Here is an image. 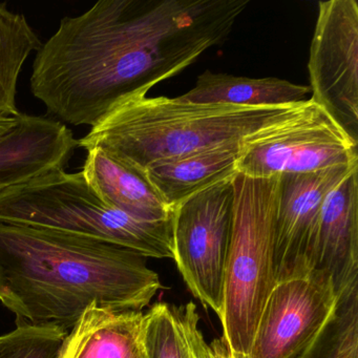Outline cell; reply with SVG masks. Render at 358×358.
I'll use <instances>...</instances> for the list:
<instances>
[{"label": "cell", "instance_id": "6da1fadb", "mask_svg": "<svg viewBox=\"0 0 358 358\" xmlns=\"http://www.w3.org/2000/svg\"><path fill=\"white\" fill-rule=\"evenodd\" d=\"M249 0H100L37 51L31 91L60 122L94 127L229 37Z\"/></svg>", "mask_w": 358, "mask_h": 358}, {"label": "cell", "instance_id": "7a4b0ae2", "mask_svg": "<svg viewBox=\"0 0 358 358\" xmlns=\"http://www.w3.org/2000/svg\"><path fill=\"white\" fill-rule=\"evenodd\" d=\"M162 288L146 257L68 232L0 222V301L17 324L71 331L91 306L142 311Z\"/></svg>", "mask_w": 358, "mask_h": 358}, {"label": "cell", "instance_id": "3957f363", "mask_svg": "<svg viewBox=\"0 0 358 358\" xmlns=\"http://www.w3.org/2000/svg\"><path fill=\"white\" fill-rule=\"evenodd\" d=\"M291 106L196 104L179 97L140 96L92 127L78 146L101 148L144 173L159 161L242 142Z\"/></svg>", "mask_w": 358, "mask_h": 358}, {"label": "cell", "instance_id": "277c9868", "mask_svg": "<svg viewBox=\"0 0 358 358\" xmlns=\"http://www.w3.org/2000/svg\"><path fill=\"white\" fill-rule=\"evenodd\" d=\"M0 222L95 238L145 257L173 259L171 217L136 219L104 202L81 171L52 169L0 190Z\"/></svg>", "mask_w": 358, "mask_h": 358}, {"label": "cell", "instance_id": "5b68a950", "mask_svg": "<svg viewBox=\"0 0 358 358\" xmlns=\"http://www.w3.org/2000/svg\"><path fill=\"white\" fill-rule=\"evenodd\" d=\"M234 217L220 316L232 358H248L257 322L275 287L274 245L280 176L234 178Z\"/></svg>", "mask_w": 358, "mask_h": 358}, {"label": "cell", "instance_id": "8992f818", "mask_svg": "<svg viewBox=\"0 0 358 358\" xmlns=\"http://www.w3.org/2000/svg\"><path fill=\"white\" fill-rule=\"evenodd\" d=\"M358 142L313 100H305L241 142L236 169L252 178L357 164Z\"/></svg>", "mask_w": 358, "mask_h": 358}, {"label": "cell", "instance_id": "52a82bcc", "mask_svg": "<svg viewBox=\"0 0 358 358\" xmlns=\"http://www.w3.org/2000/svg\"><path fill=\"white\" fill-rule=\"evenodd\" d=\"M232 181L190 196L171 213L173 259L190 292L219 317L234 217Z\"/></svg>", "mask_w": 358, "mask_h": 358}, {"label": "cell", "instance_id": "ba28073f", "mask_svg": "<svg viewBox=\"0 0 358 358\" xmlns=\"http://www.w3.org/2000/svg\"><path fill=\"white\" fill-rule=\"evenodd\" d=\"M310 89L316 104L358 142V3H318L310 47Z\"/></svg>", "mask_w": 358, "mask_h": 358}, {"label": "cell", "instance_id": "9c48e42d", "mask_svg": "<svg viewBox=\"0 0 358 358\" xmlns=\"http://www.w3.org/2000/svg\"><path fill=\"white\" fill-rule=\"evenodd\" d=\"M330 278L313 270L303 278L276 282L257 322L248 358H297L334 309Z\"/></svg>", "mask_w": 358, "mask_h": 358}, {"label": "cell", "instance_id": "30bf717a", "mask_svg": "<svg viewBox=\"0 0 358 358\" xmlns=\"http://www.w3.org/2000/svg\"><path fill=\"white\" fill-rule=\"evenodd\" d=\"M356 167L358 163L280 176L274 245L276 282L303 278L313 271L314 243L322 203Z\"/></svg>", "mask_w": 358, "mask_h": 358}, {"label": "cell", "instance_id": "8fae6325", "mask_svg": "<svg viewBox=\"0 0 358 358\" xmlns=\"http://www.w3.org/2000/svg\"><path fill=\"white\" fill-rule=\"evenodd\" d=\"M313 270L330 278L338 295L358 282V167L322 203L314 243Z\"/></svg>", "mask_w": 358, "mask_h": 358}, {"label": "cell", "instance_id": "7c38bea8", "mask_svg": "<svg viewBox=\"0 0 358 358\" xmlns=\"http://www.w3.org/2000/svg\"><path fill=\"white\" fill-rule=\"evenodd\" d=\"M77 146L78 140L59 120L20 113L16 124L0 136V190L64 169Z\"/></svg>", "mask_w": 358, "mask_h": 358}, {"label": "cell", "instance_id": "4fadbf2b", "mask_svg": "<svg viewBox=\"0 0 358 358\" xmlns=\"http://www.w3.org/2000/svg\"><path fill=\"white\" fill-rule=\"evenodd\" d=\"M81 173L96 194L110 206L145 221L169 220L173 209L145 173L101 148L87 150Z\"/></svg>", "mask_w": 358, "mask_h": 358}, {"label": "cell", "instance_id": "5bb4252c", "mask_svg": "<svg viewBox=\"0 0 358 358\" xmlns=\"http://www.w3.org/2000/svg\"><path fill=\"white\" fill-rule=\"evenodd\" d=\"M241 142L222 144L146 167L145 173L164 202L175 208L190 196L234 179Z\"/></svg>", "mask_w": 358, "mask_h": 358}, {"label": "cell", "instance_id": "9a60e30c", "mask_svg": "<svg viewBox=\"0 0 358 358\" xmlns=\"http://www.w3.org/2000/svg\"><path fill=\"white\" fill-rule=\"evenodd\" d=\"M310 92L307 85L274 77L255 79L205 71L194 89L179 96V99L196 104L280 108L305 101Z\"/></svg>", "mask_w": 358, "mask_h": 358}, {"label": "cell", "instance_id": "2e32d148", "mask_svg": "<svg viewBox=\"0 0 358 358\" xmlns=\"http://www.w3.org/2000/svg\"><path fill=\"white\" fill-rule=\"evenodd\" d=\"M41 45L24 15L0 3V116L20 115L16 106L18 78L29 56Z\"/></svg>", "mask_w": 358, "mask_h": 358}, {"label": "cell", "instance_id": "e0dca14e", "mask_svg": "<svg viewBox=\"0 0 358 358\" xmlns=\"http://www.w3.org/2000/svg\"><path fill=\"white\" fill-rule=\"evenodd\" d=\"M297 358H358V282L337 295L332 313Z\"/></svg>", "mask_w": 358, "mask_h": 358}, {"label": "cell", "instance_id": "ac0fdd59", "mask_svg": "<svg viewBox=\"0 0 358 358\" xmlns=\"http://www.w3.org/2000/svg\"><path fill=\"white\" fill-rule=\"evenodd\" d=\"M142 311H108L77 358H146Z\"/></svg>", "mask_w": 358, "mask_h": 358}, {"label": "cell", "instance_id": "d6986e66", "mask_svg": "<svg viewBox=\"0 0 358 358\" xmlns=\"http://www.w3.org/2000/svg\"><path fill=\"white\" fill-rule=\"evenodd\" d=\"M143 347L146 358H189L178 307L157 303L144 313Z\"/></svg>", "mask_w": 358, "mask_h": 358}, {"label": "cell", "instance_id": "ffe728a7", "mask_svg": "<svg viewBox=\"0 0 358 358\" xmlns=\"http://www.w3.org/2000/svg\"><path fill=\"white\" fill-rule=\"evenodd\" d=\"M69 332L55 324H17L0 336V358H59Z\"/></svg>", "mask_w": 358, "mask_h": 358}, {"label": "cell", "instance_id": "44dd1931", "mask_svg": "<svg viewBox=\"0 0 358 358\" xmlns=\"http://www.w3.org/2000/svg\"><path fill=\"white\" fill-rule=\"evenodd\" d=\"M108 311L110 310L102 309L96 305L91 306L83 314V317L75 324L74 328L69 332L60 352L59 358H77L85 341H87L94 329L103 320Z\"/></svg>", "mask_w": 358, "mask_h": 358}, {"label": "cell", "instance_id": "7402d4cb", "mask_svg": "<svg viewBox=\"0 0 358 358\" xmlns=\"http://www.w3.org/2000/svg\"><path fill=\"white\" fill-rule=\"evenodd\" d=\"M178 310L185 329L189 358H215L213 348L210 345H207L199 328L200 316L196 311V303L189 301L186 305L178 307Z\"/></svg>", "mask_w": 358, "mask_h": 358}, {"label": "cell", "instance_id": "603a6c76", "mask_svg": "<svg viewBox=\"0 0 358 358\" xmlns=\"http://www.w3.org/2000/svg\"><path fill=\"white\" fill-rule=\"evenodd\" d=\"M211 348H213V353H215V358H232L226 347L225 343L223 339H215L211 343Z\"/></svg>", "mask_w": 358, "mask_h": 358}, {"label": "cell", "instance_id": "cb8c5ba5", "mask_svg": "<svg viewBox=\"0 0 358 358\" xmlns=\"http://www.w3.org/2000/svg\"><path fill=\"white\" fill-rule=\"evenodd\" d=\"M17 122V116L16 117H3L0 116V136L7 133Z\"/></svg>", "mask_w": 358, "mask_h": 358}]
</instances>
